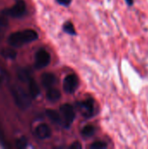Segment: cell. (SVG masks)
<instances>
[{
	"instance_id": "6da1fadb",
	"label": "cell",
	"mask_w": 148,
	"mask_h": 149,
	"mask_svg": "<svg viewBox=\"0 0 148 149\" xmlns=\"http://www.w3.org/2000/svg\"><path fill=\"white\" fill-rule=\"evenodd\" d=\"M38 34L36 31L27 29L23 31H17L10 34L8 38V43L12 47H20L25 44L37 40Z\"/></svg>"
},
{
	"instance_id": "7a4b0ae2",
	"label": "cell",
	"mask_w": 148,
	"mask_h": 149,
	"mask_svg": "<svg viewBox=\"0 0 148 149\" xmlns=\"http://www.w3.org/2000/svg\"><path fill=\"white\" fill-rule=\"evenodd\" d=\"M11 94L13 96L16 105L21 109H26L31 105L30 94H28L23 88L18 86H14L11 88Z\"/></svg>"
},
{
	"instance_id": "3957f363",
	"label": "cell",
	"mask_w": 148,
	"mask_h": 149,
	"mask_svg": "<svg viewBox=\"0 0 148 149\" xmlns=\"http://www.w3.org/2000/svg\"><path fill=\"white\" fill-rule=\"evenodd\" d=\"M60 113L62 115L63 124L66 127H71L75 118V113L73 107L69 104H64L60 107Z\"/></svg>"
},
{
	"instance_id": "277c9868",
	"label": "cell",
	"mask_w": 148,
	"mask_h": 149,
	"mask_svg": "<svg viewBox=\"0 0 148 149\" xmlns=\"http://www.w3.org/2000/svg\"><path fill=\"white\" fill-rule=\"evenodd\" d=\"M51 61V56L44 49H40L35 55V67L37 69H42L46 67Z\"/></svg>"
},
{
	"instance_id": "5b68a950",
	"label": "cell",
	"mask_w": 148,
	"mask_h": 149,
	"mask_svg": "<svg viewBox=\"0 0 148 149\" xmlns=\"http://www.w3.org/2000/svg\"><path fill=\"white\" fill-rule=\"evenodd\" d=\"M26 11V4L24 0H16L15 4L7 10L12 17H21Z\"/></svg>"
},
{
	"instance_id": "8992f818",
	"label": "cell",
	"mask_w": 148,
	"mask_h": 149,
	"mask_svg": "<svg viewBox=\"0 0 148 149\" xmlns=\"http://www.w3.org/2000/svg\"><path fill=\"white\" fill-rule=\"evenodd\" d=\"M78 85H79L78 77L75 74H70L65 77L63 84V88L66 93H72L76 91Z\"/></svg>"
},
{
	"instance_id": "52a82bcc",
	"label": "cell",
	"mask_w": 148,
	"mask_h": 149,
	"mask_svg": "<svg viewBox=\"0 0 148 149\" xmlns=\"http://www.w3.org/2000/svg\"><path fill=\"white\" fill-rule=\"evenodd\" d=\"M80 110L82 114L85 118H90L94 113V101L92 99L86 100L80 105Z\"/></svg>"
},
{
	"instance_id": "ba28073f",
	"label": "cell",
	"mask_w": 148,
	"mask_h": 149,
	"mask_svg": "<svg viewBox=\"0 0 148 149\" xmlns=\"http://www.w3.org/2000/svg\"><path fill=\"white\" fill-rule=\"evenodd\" d=\"M35 134L36 136L40 139V140H45L51 137V128L49 127L48 125L46 124H40L36 127L35 130Z\"/></svg>"
},
{
	"instance_id": "9c48e42d",
	"label": "cell",
	"mask_w": 148,
	"mask_h": 149,
	"mask_svg": "<svg viewBox=\"0 0 148 149\" xmlns=\"http://www.w3.org/2000/svg\"><path fill=\"white\" fill-rule=\"evenodd\" d=\"M56 81H57L56 76L53 73H51V72H45L41 77L42 85L45 88H51V87H52V86L56 83Z\"/></svg>"
},
{
	"instance_id": "30bf717a",
	"label": "cell",
	"mask_w": 148,
	"mask_h": 149,
	"mask_svg": "<svg viewBox=\"0 0 148 149\" xmlns=\"http://www.w3.org/2000/svg\"><path fill=\"white\" fill-rule=\"evenodd\" d=\"M28 85H29V94H30V96L32 99L37 98L40 93V89H39V86H38L37 82L34 79H31L28 81Z\"/></svg>"
},
{
	"instance_id": "8fae6325",
	"label": "cell",
	"mask_w": 148,
	"mask_h": 149,
	"mask_svg": "<svg viewBox=\"0 0 148 149\" xmlns=\"http://www.w3.org/2000/svg\"><path fill=\"white\" fill-rule=\"evenodd\" d=\"M61 97V93L59 92V90L56 89V88H48V91L46 93V99L49 100V101H51V102H55V101H58Z\"/></svg>"
},
{
	"instance_id": "7c38bea8",
	"label": "cell",
	"mask_w": 148,
	"mask_h": 149,
	"mask_svg": "<svg viewBox=\"0 0 148 149\" xmlns=\"http://www.w3.org/2000/svg\"><path fill=\"white\" fill-rule=\"evenodd\" d=\"M46 115L47 117L54 123L56 124H58V125H61L63 124V120H62V117L60 116V114H58L55 110H47L46 111Z\"/></svg>"
},
{
	"instance_id": "4fadbf2b",
	"label": "cell",
	"mask_w": 148,
	"mask_h": 149,
	"mask_svg": "<svg viewBox=\"0 0 148 149\" xmlns=\"http://www.w3.org/2000/svg\"><path fill=\"white\" fill-rule=\"evenodd\" d=\"M1 55L5 58H9V59H14L17 57V52L14 49L11 48H3L1 50L0 52Z\"/></svg>"
},
{
	"instance_id": "5bb4252c",
	"label": "cell",
	"mask_w": 148,
	"mask_h": 149,
	"mask_svg": "<svg viewBox=\"0 0 148 149\" xmlns=\"http://www.w3.org/2000/svg\"><path fill=\"white\" fill-rule=\"evenodd\" d=\"M95 134V127L92 125H87L83 127L81 131V134L85 138H90Z\"/></svg>"
},
{
	"instance_id": "9a60e30c",
	"label": "cell",
	"mask_w": 148,
	"mask_h": 149,
	"mask_svg": "<svg viewBox=\"0 0 148 149\" xmlns=\"http://www.w3.org/2000/svg\"><path fill=\"white\" fill-rule=\"evenodd\" d=\"M17 77L23 82H28L31 79L30 72L25 69H20L17 72Z\"/></svg>"
},
{
	"instance_id": "2e32d148",
	"label": "cell",
	"mask_w": 148,
	"mask_h": 149,
	"mask_svg": "<svg viewBox=\"0 0 148 149\" xmlns=\"http://www.w3.org/2000/svg\"><path fill=\"white\" fill-rule=\"evenodd\" d=\"M63 29L64 31L68 33V34H71V35H75L76 34V31H75V28L72 24V22H67L64 24L63 26Z\"/></svg>"
},
{
	"instance_id": "e0dca14e",
	"label": "cell",
	"mask_w": 148,
	"mask_h": 149,
	"mask_svg": "<svg viewBox=\"0 0 148 149\" xmlns=\"http://www.w3.org/2000/svg\"><path fill=\"white\" fill-rule=\"evenodd\" d=\"M107 148V144L104 141H95L94 143H92L91 145V148L93 149H100V148Z\"/></svg>"
},
{
	"instance_id": "ac0fdd59",
	"label": "cell",
	"mask_w": 148,
	"mask_h": 149,
	"mask_svg": "<svg viewBox=\"0 0 148 149\" xmlns=\"http://www.w3.org/2000/svg\"><path fill=\"white\" fill-rule=\"evenodd\" d=\"M16 146L18 148H24L27 146V140L24 137H21L16 142Z\"/></svg>"
},
{
	"instance_id": "d6986e66",
	"label": "cell",
	"mask_w": 148,
	"mask_h": 149,
	"mask_svg": "<svg viewBox=\"0 0 148 149\" xmlns=\"http://www.w3.org/2000/svg\"><path fill=\"white\" fill-rule=\"evenodd\" d=\"M6 26H7V21L5 19H3V17H0V38L2 37V35L4 31L3 30Z\"/></svg>"
},
{
	"instance_id": "ffe728a7",
	"label": "cell",
	"mask_w": 148,
	"mask_h": 149,
	"mask_svg": "<svg viewBox=\"0 0 148 149\" xmlns=\"http://www.w3.org/2000/svg\"><path fill=\"white\" fill-rule=\"evenodd\" d=\"M81 148H82L81 144L79 142H78V141H75L73 144L71 145V148L72 149H80Z\"/></svg>"
},
{
	"instance_id": "44dd1931",
	"label": "cell",
	"mask_w": 148,
	"mask_h": 149,
	"mask_svg": "<svg viewBox=\"0 0 148 149\" xmlns=\"http://www.w3.org/2000/svg\"><path fill=\"white\" fill-rule=\"evenodd\" d=\"M57 2H58V3L62 4V5L67 6V5H69V4L71 3L72 0H57Z\"/></svg>"
},
{
	"instance_id": "7402d4cb",
	"label": "cell",
	"mask_w": 148,
	"mask_h": 149,
	"mask_svg": "<svg viewBox=\"0 0 148 149\" xmlns=\"http://www.w3.org/2000/svg\"><path fill=\"white\" fill-rule=\"evenodd\" d=\"M126 3H127L129 5H132L133 3V0H126Z\"/></svg>"
}]
</instances>
